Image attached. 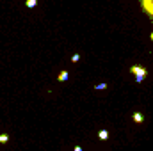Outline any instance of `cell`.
<instances>
[{
	"mask_svg": "<svg viewBox=\"0 0 153 151\" xmlns=\"http://www.w3.org/2000/svg\"><path fill=\"white\" fill-rule=\"evenodd\" d=\"M141 7H143V11L153 20V0H141ZM152 41H153V32H152Z\"/></svg>",
	"mask_w": 153,
	"mask_h": 151,
	"instance_id": "obj_2",
	"label": "cell"
},
{
	"mask_svg": "<svg viewBox=\"0 0 153 151\" xmlns=\"http://www.w3.org/2000/svg\"><path fill=\"white\" fill-rule=\"evenodd\" d=\"M94 89H98V91H102V89H107V84H98V85H94Z\"/></svg>",
	"mask_w": 153,
	"mask_h": 151,
	"instance_id": "obj_8",
	"label": "cell"
},
{
	"mask_svg": "<svg viewBox=\"0 0 153 151\" xmlns=\"http://www.w3.org/2000/svg\"><path fill=\"white\" fill-rule=\"evenodd\" d=\"M73 151H82V148H80V146H75V150Z\"/></svg>",
	"mask_w": 153,
	"mask_h": 151,
	"instance_id": "obj_10",
	"label": "cell"
},
{
	"mask_svg": "<svg viewBox=\"0 0 153 151\" xmlns=\"http://www.w3.org/2000/svg\"><path fill=\"white\" fill-rule=\"evenodd\" d=\"M130 73L135 75V80L141 84V82H144V78L148 76V70H146L144 66H141V64H134V66L130 68Z\"/></svg>",
	"mask_w": 153,
	"mask_h": 151,
	"instance_id": "obj_1",
	"label": "cell"
},
{
	"mask_svg": "<svg viewBox=\"0 0 153 151\" xmlns=\"http://www.w3.org/2000/svg\"><path fill=\"white\" fill-rule=\"evenodd\" d=\"M25 4H27V7H30V9H32V7H36V5H38V0H27Z\"/></svg>",
	"mask_w": 153,
	"mask_h": 151,
	"instance_id": "obj_7",
	"label": "cell"
},
{
	"mask_svg": "<svg viewBox=\"0 0 153 151\" xmlns=\"http://www.w3.org/2000/svg\"><path fill=\"white\" fill-rule=\"evenodd\" d=\"M78 61H80V55H78V53H75V55L71 57V62H78Z\"/></svg>",
	"mask_w": 153,
	"mask_h": 151,
	"instance_id": "obj_9",
	"label": "cell"
},
{
	"mask_svg": "<svg viewBox=\"0 0 153 151\" xmlns=\"http://www.w3.org/2000/svg\"><path fill=\"white\" fill-rule=\"evenodd\" d=\"M98 139H100V141H107V139H109V132H107V130H100V132H98Z\"/></svg>",
	"mask_w": 153,
	"mask_h": 151,
	"instance_id": "obj_3",
	"label": "cell"
},
{
	"mask_svg": "<svg viewBox=\"0 0 153 151\" xmlns=\"http://www.w3.org/2000/svg\"><path fill=\"white\" fill-rule=\"evenodd\" d=\"M68 76H70V73H68V71H62V73H59L57 80H59V82H66V80H68Z\"/></svg>",
	"mask_w": 153,
	"mask_h": 151,
	"instance_id": "obj_5",
	"label": "cell"
},
{
	"mask_svg": "<svg viewBox=\"0 0 153 151\" xmlns=\"http://www.w3.org/2000/svg\"><path fill=\"white\" fill-rule=\"evenodd\" d=\"M134 121H135V123H143V121H144V115L141 112H134Z\"/></svg>",
	"mask_w": 153,
	"mask_h": 151,
	"instance_id": "obj_4",
	"label": "cell"
},
{
	"mask_svg": "<svg viewBox=\"0 0 153 151\" xmlns=\"http://www.w3.org/2000/svg\"><path fill=\"white\" fill-rule=\"evenodd\" d=\"M9 142V135L7 133H0V144H5Z\"/></svg>",
	"mask_w": 153,
	"mask_h": 151,
	"instance_id": "obj_6",
	"label": "cell"
}]
</instances>
